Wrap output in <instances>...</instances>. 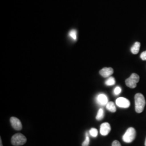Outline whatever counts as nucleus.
Listing matches in <instances>:
<instances>
[{"instance_id":"f257e3e1","label":"nucleus","mask_w":146,"mask_h":146,"mask_svg":"<svg viewBox=\"0 0 146 146\" xmlns=\"http://www.w3.org/2000/svg\"><path fill=\"white\" fill-rule=\"evenodd\" d=\"M134 99L136 112L137 113H141L143 111L146 105L145 97L141 93H137L135 95Z\"/></svg>"},{"instance_id":"f03ea898","label":"nucleus","mask_w":146,"mask_h":146,"mask_svg":"<svg viewBox=\"0 0 146 146\" xmlns=\"http://www.w3.org/2000/svg\"><path fill=\"white\" fill-rule=\"evenodd\" d=\"M27 142L26 136L21 133H17L12 136L11 142L13 145L15 146H22Z\"/></svg>"},{"instance_id":"7ed1b4c3","label":"nucleus","mask_w":146,"mask_h":146,"mask_svg":"<svg viewBox=\"0 0 146 146\" xmlns=\"http://www.w3.org/2000/svg\"><path fill=\"white\" fill-rule=\"evenodd\" d=\"M136 135L135 129L133 127H130L126 131L125 134L123 135V141L125 143H131L135 140Z\"/></svg>"},{"instance_id":"20e7f679","label":"nucleus","mask_w":146,"mask_h":146,"mask_svg":"<svg viewBox=\"0 0 146 146\" xmlns=\"http://www.w3.org/2000/svg\"><path fill=\"white\" fill-rule=\"evenodd\" d=\"M140 77L135 73H133L129 78L125 80V84L127 87L131 88H135L136 87L137 84L139 81Z\"/></svg>"},{"instance_id":"39448f33","label":"nucleus","mask_w":146,"mask_h":146,"mask_svg":"<svg viewBox=\"0 0 146 146\" xmlns=\"http://www.w3.org/2000/svg\"><path fill=\"white\" fill-rule=\"evenodd\" d=\"M116 104L118 107L123 108H127L131 105L130 101L122 97H121L116 99Z\"/></svg>"},{"instance_id":"423d86ee","label":"nucleus","mask_w":146,"mask_h":146,"mask_svg":"<svg viewBox=\"0 0 146 146\" xmlns=\"http://www.w3.org/2000/svg\"><path fill=\"white\" fill-rule=\"evenodd\" d=\"M11 125L16 131H20L22 128V125L20 120L15 117H11L10 119Z\"/></svg>"},{"instance_id":"0eeeda50","label":"nucleus","mask_w":146,"mask_h":146,"mask_svg":"<svg viewBox=\"0 0 146 146\" xmlns=\"http://www.w3.org/2000/svg\"><path fill=\"white\" fill-rule=\"evenodd\" d=\"M111 131V127L109 123L104 122L100 126V133L102 135H107Z\"/></svg>"},{"instance_id":"6e6552de","label":"nucleus","mask_w":146,"mask_h":146,"mask_svg":"<svg viewBox=\"0 0 146 146\" xmlns=\"http://www.w3.org/2000/svg\"><path fill=\"white\" fill-rule=\"evenodd\" d=\"M114 73L113 69L112 68H102L100 70V74L104 78H107L110 76Z\"/></svg>"},{"instance_id":"1a4fd4ad","label":"nucleus","mask_w":146,"mask_h":146,"mask_svg":"<svg viewBox=\"0 0 146 146\" xmlns=\"http://www.w3.org/2000/svg\"><path fill=\"white\" fill-rule=\"evenodd\" d=\"M96 101L98 104L101 106L107 105L108 103L107 96L104 94H99L96 98Z\"/></svg>"},{"instance_id":"9d476101","label":"nucleus","mask_w":146,"mask_h":146,"mask_svg":"<svg viewBox=\"0 0 146 146\" xmlns=\"http://www.w3.org/2000/svg\"><path fill=\"white\" fill-rule=\"evenodd\" d=\"M141 44L139 42H136L134 44L133 46V47L131 48V52L133 54H137L139 52Z\"/></svg>"},{"instance_id":"9b49d317","label":"nucleus","mask_w":146,"mask_h":146,"mask_svg":"<svg viewBox=\"0 0 146 146\" xmlns=\"http://www.w3.org/2000/svg\"><path fill=\"white\" fill-rule=\"evenodd\" d=\"M106 108L111 113H115L116 111L115 104L113 102H109L106 105Z\"/></svg>"},{"instance_id":"f8f14e48","label":"nucleus","mask_w":146,"mask_h":146,"mask_svg":"<svg viewBox=\"0 0 146 146\" xmlns=\"http://www.w3.org/2000/svg\"><path fill=\"white\" fill-rule=\"evenodd\" d=\"M104 117V110L102 108H100L98 113H97V115L96 116V119L97 120H102Z\"/></svg>"},{"instance_id":"ddd939ff","label":"nucleus","mask_w":146,"mask_h":146,"mask_svg":"<svg viewBox=\"0 0 146 146\" xmlns=\"http://www.w3.org/2000/svg\"><path fill=\"white\" fill-rule=\"evenodd\" d=\"M68 35L70 38H72L73 39V40H74V41L76 40V39H77V31L76 30H74V29L71 30L69 32Z\"/></svg>"},{"instance_id":"4468645a","label":"nucleus","mask_w":146,"mask_h":146,"mask_svg":"<svg viewBox=\"0 0 146 146\" xmlns=\"http://www.w3.org/2000/svg\"><path fill=\"white\" fill-rule=\"evenodd\" d=\"M105 84L108 86L114 85L115 84V78H114L113 77H110L106 81Z\"/></svg>"},{"instance_id":"2eb2a0df","label":"nucleus","mask_w":146,"mask_h":146,"mask_svg":"<svg viewBox=\"0 0 146 146\" xmlns=\"http://www.w3.org/2000/svg\"><path fill=\"white\" fill-rule=\"evenodd\" d=\"M89 142H90V139L89 137L88 133L86 132V139L83 142L82 146H88L89 145Z\"/></svg>"},{"instance_id":"dca6fc26","label":"nucleus","mask_w":146,"mask_h":146,"mask_svg":"<svg viewBox=\"0 0 146 146\" xmlns=\"http://www.w3.org/2000/svg\"><path fill=\"white\" fill-rule=\"evenodd\" d=\"M89 133L90 135L92 136V137H96L98 135V131L96 128H91Z\"/></svg>"},{"instance_id":"f3484780","label":"nucleus","mask_w":146,"mask_h":146,"mask_svg":"<svg viewBox=\"0 0 146 146\" xmlns=\"http://www.w3.org/2000/svg\"><path fill=\"white\" fill-rule=\"evenodd\" d=\"M121 93V88L120 87H116L114 90V93L115 95H118Z\"/></svg>"},{"instance_id":"a211bd4d","label":"nucleus","mask_w":146,"mask_h":146,"mask_svg":"<svg viewBox=\"0 0 146 146\" xmlns=\"http://www.w3.org/2000/svg\"><path fill=\"white\" fill-rule=\"evenodd\" d=\"M140 58L142 60L146 61V51H145L141 53Z\"/></svg>"},{"instance_id":"6ab92c4d","label":"nucleus","mask_w":146,"mask_h":146,"mask_svg":"<svg viewBox=\"0 0 146 146\" xmlns=\"http://www.w3.org/2000/svg\"><path fill=\"white\" fill-rule=\"evenodd\" d=\"M112 146H121V145L119 141H118L117 140H115L113 142Z\"/></svg>"},{"instance_id":"aec40b11","label":"nucleus","mask_w":146,"mask_h":146,"mask_svg":"<svg viewBox=\"0 0 146 146\" xmlns=\"http://www.w3.org/2000/svg\"><path fill=\"white\" fill-rule=\"evenodd\" d=\"M0 145H1V146H3V145H2V142L1 138H0Z\"/></svg>"},{"instance_id":"412c9836","label":"nucleus","mask_w":146,"mask_h":146,"mask_svg":"<svg viewBox=\"0 0 146 146\" xmlns=\"http://www.w3.org/2000/svg\"><path fill=\"white\" fill-rule=\"evenodd\" d=\"M145 146H146V140H145Z\"/></svg>"}]
</instances>
